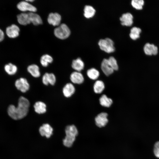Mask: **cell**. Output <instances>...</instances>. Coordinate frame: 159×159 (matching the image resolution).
I'll list each match as a JSON object with an SVG mask.
<instances>
[{
    "mask_svg": "<svg viewBox=\"0 0 159 159\" xmlns=\"http://www.w3.org/2000/svg\"><path fill=\"white\" fill-rule=\"evenodd\" d=\"M29 106V100L25 97L21 96L19 99L17 107L13 105L9 106L7 110L8 114L14 120L21 119L27 114Z\"/></svg>",
    "mask_w": 159,
    "mask_h": 159,
    "instance_id": "1",
    "label": "cell"
},
{
    "mask_svg": "<svg viewBox=\"0 0 159 159\" xmlns=\"http://www.w3.org/2000/svg\"><path fill=\"white\" fill-rule=\"evenodd\" d=\"M66 135L63 140V144L65 146L71 147L76 137L78 134L77 127L74 125L67 126L65 128Z\"/></svg>",
    "mask_w": 159,
    "mask_h": 159,
    "instance_id": "2",
    "label": "cell"
},
{
    "mask_svg": "<svg viewBox=\"0 0 159 159\" xmlns=\"http://www.w3.org/2000/svg\"><path fill=\"white\" fill-rule=\"evenodd\" d=\"M54 33L57 38L61 39H64L69 37L70 31L66 24H62L54 29Z\"/></svg>",
    "mask_w": 159,
    "mask_h": 159,
    "instance_id": "3",
    "label": "cell"
},
{
    "mask_svg": "<svg viewBox=\"0 0 159 159\" xmlns=\"http://www.w3.org/2000/svg\"><path fill=\"white\" fill-rule=\"evenodd\" d=\"M114 44L112 40L108 38L101 39L98 42V45L100 49L108 53L112 52L115 51Z\"/></svg>",
    "mask_w": 159,
    "mask_h": 159,
    "instance_id": "4",
    "label": "cell"
},
{
    "mask_svg": "<svg viewBox=\"0 0 159 159\" xmlns=\"http://www.w3.org/2000/svg\"><path fill=\"white\" fill-rule=\"evenodd\" d=\"M20 31V29L17 25L13 24L7 26L5 32V34L8 37L11 39H14L19 36Z\"/></svg>",
    "mask_w": 159,
    "mask_h": 159,
    "instance_id": "5",
    "label": "cell"
},
{
    "mask_svg": "<svg viewBox=\"0 0 159 159\" xmlns=\"http://www.w3.org/2000/svg\"><path fill=\"white\" fill-rule=\"evenodd\" d=\"M15 86L17 89L22 92H25L29 88V85L27 80L24 78H21L16 80Z\"/></svg>",
    "mask_w": 159,
    "mask_h": 159,
    "instance_id": "6",
    "label": "cell"
},
{
    "mask_svg": "<svg viewBox=\"0 0 159 159\" xmlns=\"http://www.w3.org/2000/svg\"><path fill=\"white\" fill-rule=\"evenodd\" d=\"M17 8L22 11H29L30 12H34L37 10L36 8L27 1H22L19 2L17 5Z\"/></svg>",
    "mask_w": 159,
    "mask_h": 159,
    "instance_id": "7",
    "label": "cell"
},
{
    "mask_svg": "<svg viewBox=\"0 0 159 159\" xmlns=\"http://www.w3.org/2000/svg\"><path fill=\"white\" fill-rule=\"evenodd\" d=\"M107 116V114L105 112L100 113L95 118L96 125L100 127L105 126L108 122Z\"/></svg>",
    "mask_w": 159,
    "mask_h": 159,
    "instance_id": "8",
    "label": "cell"
},
{
    "mask_svg": "<svg viewBox=\"0 0 159 159\" xmlns=\"http://www.w3.org/2000/svg\"><path fill=\"white\" fill-rule=\"evenodd\" d=\"M143 51L147 55H156L158 53V49L157 46L153 44L149 43H146L143 47Z\"/></svg>",
    "mask_w": 159,
    "mask_h": 159,
    "instance_id": "9",
    "label": "cell"
},
{
    "mask_svg": "<svg viewBox=\"0 0 159 159\" xmlns=\"http://www.w3.org/2000/svg\"><path fill=\"white\" fill-rule=\"evenodd\" d=\"M53 131V129L52 127L47 123L43 124L39 129L41 135L43 136H45L47 138L50 137L52 134Z\"/></svg>",
    "mask_w": 159,
    "mask_h": 159,
    "instance_id": "10",
    "label": "cell"
},
{
    "mask_svg": "<svg viewBox=\"0 0 159 159\" xmlns=\"http://www.w3.org/2000/svg\"><path fill=\"white\" fill-rule=\"evenodd\" d=\"M61 20V15L57 13H51L49 14L47 18L49 23L54 26L60 24Z\"/></svg>",
    "mask_w": 159,
    "mask_h": 159,
    "instance_id": "11",
    "label": "cell"
},
{
    "mask_svg": "<svg viewBox=\"0 0 159 159\" xmlns=\"http://www.w3.org/2000/svg\"><path fill=\"white\" fill-rule=\"evenodd\" d=\"M133 18L132 15L128 12L123 14L120 18V20L122 25L130 26L133 23Z\"/></svg>",
    "mask_w": 159,
    "mask_h": 159,
    "instance_id": "12",
    "label": "cell"
},
{
    "mask_svg": "<svg viewBox=\"0 0 159 159\" xmlns=\"http://www.w3.org/2000/svg\"><path fill=\"white\" fill-rule=\"evenodd\" d=\"M56 81V77L54 74L52 73H46L42 77V82L45 85H48L49 84L54 85Z\"/></svg>",
    "mask_w": 159,
    "mask_h": 159,
    "instance_id": "13",
    "label": "cell"
},
{
    "mask_svg": "<svg viewBox=\"0 0 159 159\" xmlns=\"http://www.w3.org/2000/svg\"><path fill=\"white\" fill-rule=\"evenodd\" d=\"M70 79L72 82L74 84H81L84 81L82 74L80 72L75 71L72 72L70 75Z\"/></svg>",
    "mask_w": 159,
    "mask_h": 159,
    "instance_id": "14",
    "label": "cell"
},
{
    "mask_svg": "<svg viewBox=\"0 0 159 159\" xmlns=\"http://www.w3.org/2000/svg\"><path fill=\"white\" fill-rule=\"evenodd\" d=\"M101 69L104 73L107 76L112 74L114 70L111 67L108 63V59H104L101 64Z\"/></svg>",
    "mask_w": 159,
    "mask_h": 159,
    "instance_id": "15",
    "label": "cell"
},
{
    "mask_svg": "<svg viewBox=\"0 0 159 159\" xmlns=\"http://www.w3.org/2000/svg\"><path fill=\"white\" fill-rule=\"evenodd\" d=\"M63 93L64 96L67 97H70L75 91L74 86L71 83H67L63 89Z\"/></svg>",
    "mask_w": 159,
    "mask_h": 159,
    "instance_id": "16",
    "label": "cell"
},
{
    "mask_svg": "<svg viewBox=\"0 0 159 159\" xmlns=\"http://www.w3.org/2000/svg\"><path fill=\"white\" fill-rule=\"evenodd\" d=\"M18 22L21 25H25L31 23L28 13H22L17 16Z\"/></svg>",
    "mask_w": 159,
    "mask_h": 159,
    "instance_id": "17",
    "label": "cell"
},
{
    "mask_svg": "<svg viewBox=\"0 0 159 159\" xmlns=\"http://www.w3.org/2000/svg\"><path fill=\"white\" fill-rule=\"evenodd\" d=\"M31 23L37 25L42 24V21L40 16L37 14L33 12L28 13Z\"/></svg>",
    "mask_w": 159,
    "mask_h": 159,
    "instance_id": "18",
    "label": "cell"
},
{
    "mask_svg": "<svg viewBox=\"0 0 159 159\" xmlns=\"http://www.w3.org/2000/svg\"><path fill=\"white\" fill-rule=\"evenodd\" d=\"M34 107L35 112L39 114L44 113L46 111V105L42 102H36L34 104Z\"/></svg>",
    "mask_w": 159,
    "mask_h": 159,
    "instance_id": "19",
    "label": "cell"
},
{
    "mask_svg": "<svg viewBox=\"0 0 159 159\" xmlns=\"http://www.w3.org/2000/svg\"><path fill=\"white\" fill-rule=\"evenodd\" d=\"M84 64L83 61L80 58L73 60L72 67L75 70L80 72L84 68Z\"/></svg>",
    "mask_w": 159,
    "mask_h": 159,
    "instance_id": "20",
    "label": "cell"
},
{
    "mask_svg": "<svg viewBox=\"0 0 159 159\" xmlns=\"http://www.w3.org/2000/svg\"><path fill=\"white\" fill-rule=\"evenodd\" d=\"M27 70L31 75L34 77H39L40 73L38 66L35 64H32L28 66Z\"/></svg>",
    "mask_w": 159,
    "mask_h": 159,
    "instance_id": "21",
    "label": "cell"
},
{
    "mask_svg": "<svg viewBox=\"0 0 159 159\" xmlns=\"http://www.w3.org/2000/svg\"><path fill=\"white\" fill-rule=\"evenodd\" d=\"M100 104L102 106L109 107L112 103V100L111 98H108L106 95H103L99 99Z\"/></svg>",
    "mask_w": 159,
    "mask_h": 159,
    "instance_id": "22",
    "label": "cell"
},
{
    "mask_svg": "<svg viewBox=\"0 0 159 159\" xmlns=\"http://www.w3.org/2000/svg\"><path fill=\"white\" fill-rule=\"evenodd\" d=\"M105 88V84L103 81L100 80L96 81L93 86V90L95 93L100 94L102 93Z\"/></svg>",
    "mask_w": 159,
    "mask_h": 159,
    "instance_id": "23",
    "label": "cell"
},
{
    "mask_svg": "<svg viewBox=\"0 0 159 159\" xmlns=\"http://www.w3.org/2000/svg\"><path fill=\"white\" fill-rule=\"evenodd\" d=\"M142 31L140 28L137 27H134L130 30L129 36L130 38L133 40H135L140 37V34Z\"/></svg>",
    "mask_w": 159,
    "mask_h": 159,
    "instance_id": "24",
    "label": "cell"
},
{
    "mask_svg": "<svg viewBox=\"0 0 159 159\" xmlns=\"http://www.w3.org/2000/svg\"><path fill=\"white\" fill-rule=\"evenodd\" d=\"M84 15L87 18L93 17L95 15V10L93 7L90 5H86L84 9Z\"/></svg>",
    "mask_w": 159,
    "mask_h": 159,
    "instance_id": "25",
    "label": "cell"
},
{
    "mask_svg": "<svg viewBox=\"0 0 159 159\" xmlns=\"http://www.w3.org/2000/svg\"><path fill=\"white\" fill-rule=\"evenodd\" d=\"M4 69L5 71L9 75L14 74L17 70V67L11 63L5 65Z\"/></svg>",
    "mask_w": 159,
    "mask_h": 159,
    "instance_id": "26",
    "label": "cell"
},
{
    "mask_svg": "<svg viewBox=\"0 0 159 159\" xmlns=\"http://www.w3.org/2000/svg\"><path fill=\"white\" fill-rule=\"evenodd\" d=\"M53 61V59L51 56L48 54H45L41 57L40 62L43 66L46 67L49 63H51Z\"/></svg>",
    "mask_w": 159,
    "mask_h": 159,
    "instance_id": "27",
    "label": "cell"
},
{
    "mask_svg": "<svg viewBox=\"0 0 159 159\" xmlns=\"http://www.w3.org/2000/svg\"><path fill=\"white\" fill-rule=\"evenodd\" d=\"M87 74L90 79L94 80L97 79L100 75L98 71L94 68H92L88 70Z\"/></svg>",
    "mask_w": 159,
    "mask_h": 159,
    "instance_id": "28",
    "label": "cell"
},
{
    "mask_svg": "<svg viewBox=\"0 0 159 159\" xmlns=\"http://www.w3.org/2000/svg\"><path fill=\"white\" fill-rule=\"evenodd\" d=\"M131 5L132 7L137 10H141L144 4L143 0H132L131 1Z\"/></svg>",
    "mask_w": 159,
    "mask_h": 159,
    "instance_id": "29",
    "label": "cell"
},
{
    "mask_svg": "<svg viewBox=\"0 0 159 159\" xmlns=\"http://www.w3.org/2000/svg\"><path fill=\"white\" fill-rule=\"evenodd\" d=\"M107 59L109 64L112 69L114 71L117 70L118 67L117 61L115 58L111 56Z\"/></svg>",
    "mask_w": 159,
    "mask_h": 159,
    "instance_id": "30",
    "label": "cell"
},
{
    "mask_svg": "<svg viewBox=\"0 0 159 159\" xmlns=\"http://www.w3.org/2000/svg\"><path fill=\"white\" fill-rule=\"evenodd\" d=\"M153 151L155 156L159 158V141H158L155 143Z\"/></svg>",
    "mask_w": 159,
    "mask_h": 159,
    "instance_id": "31",
    "label": "cell"
},
{
    "mask_svg": "<svg viewBox=\"0 0 159 159\" xmlns=\"http://www.w3.org/2000/svg\"><path fill=\"white\" fill-rule=\"evenodd\" d=\"M5 33L0 28V42L3 41L4 39Z\"/></svg>",
    "mask_w": 159,
    "mask_h": 159,
    "instance_id": "32",
    "label": "cell"
},
{
    "mask_svg": "<svg viewBox=\"0 0 159 159\" xmlns=\"http://www.w3.org/2000/svg\"><path fill=\"white\" fill-rule=\"evenodd\" d=\"M27 1H30V2H32L34 1L33 0H26Z\"/></svg>",
    "mask_w": 159,
    "mask_h": 159,
    "instance_id": "33",
    "label": "cell"
}]
</instances>
